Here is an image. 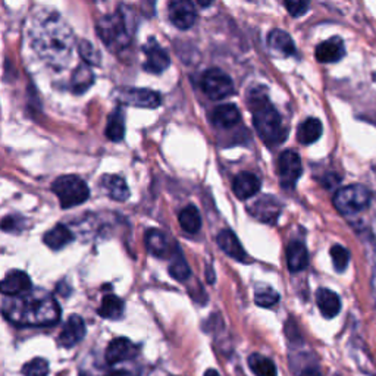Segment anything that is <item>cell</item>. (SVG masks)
<instances>
[{"label":"cell","mask_w":376,"mask_h":376,"mask_svg":"<svg viewBox=\"0 0 376 376\" xmlns=\"http://www.w3.org/2000/svg\"><path fill=\"white\" fill-rule=\"evenodd\" d=\"M31 40L38 56L53 68L61 70L68 65L72 56L74 34L59 13L42 10L34 15Z\"/></svg>","instance_id":"obj_1"},{"label":"cell","mask_w":376,"mask_h":376,"mask_svg":"<svg viewBox=\"0 0 376 376\" xmlns=\"http://www.w3.org/2000/svg\"><path fill=\"white\" fill-rule=\"evenodd\" d=\"M2 312L12 324L24 327L53 325L61 318L59 304L52 294L43 290H30L8 297L2 306Z\"/></svg>","instance_id":"obj_2"},{"label":"cell","mask_w":376,"mask_h":376,"mask_svg":"<svg viewBox=\"0 0 376 376\" xmlns=\"http://www.w3.org/2000/svg\"><path fill=\"white\" fill-rule=\"evenodd\" d=\"M247 104L253 116V125L266 144H279L285 139L282 119L272 104L265 87H254L247 94Z\"/></svg>","instance_id":"obj_3"},{"label":"cell","mask_w":376,"mask_h":376,"mask_svg":"<svg viewBox=\"0 0 376 376\" xmlns=\"http://www.w3.org/2000/svg\"><path fill=\"white\" fill-rule=\"evenodd\" d=\"M132 13L120 8L112 15L103 17L97 24V33L102 42L112 50L125 49L132 38L136 25H132Z\"/></svg>","instance_id":"obj_4"},{"label":"cell","mask_w":376,"mask_h":376,"mask_svg":"<svg viewBox=\"0 0 376 376\" xmlns=\"http://www.w3.org/2000/svg\"><path fill=\"white\" fill-rule=\"evenodd\" d=\"M53 193L61 201L63 209H70L83 205L90 196L87 184L75 175H63L55 180L52 185Z\"/></svg>","instance_id":"obj_5"},{"label":"cell","mask_w":376,"mask_h":376,"mask_svg":"<svg viewBox=\"0 0 376 376\" xmlns=\"http://www.w3.org/2000/svg\"><path fill=\"white\" fill-rule=\"evenodd\" d=\"M370 203V193L365 185H347L334 196V206L343 214H354L365 210Z\"/></svg>","instance_id":"obj_6"},{"label":"cell","mask_w":376,"mask_h":376,"mask_svg":"<svg viewBox=\"0 0 376 376\" xmlns=\"http://www.w3.org/2000/svg\"><path fill=\"white\" fill-rule=\"evenodd\" d=\"M201 90L210 100H221L234 93V83L230 75L218 68H212L201 77Z\"/></svg>","instance_id":"obj_7"},{"label":"cell","mask_w":376,"mask_h":376,"mask_svg":"<svg viewBox=\"0 0 376 376\" xmlns=\"http://www.w3.org/2000/svg\"><path fill=\"white\" fill-rule=\"evenodd\" d=\"M116 100L123 104L134 107H147V109H156L162 103V97L157 91L149 88H134L123 87L116 90Z\"/></svg>","instance_id":"obj_8"},{"label":"cell","mask_w":376,"mask_h":376,"mask_svg":"<svg viewBox=\"0 0 376 376\" xmlns=\"http://www.w3.org/2000/svg\"><path fill=\"white\" fill-rule=\"evenodd\" d=\"M301 171H303L301 160L297 153L292 150H285L279 155L278 175L282 187L292 188L300 178Z\"/></svg>","instance_id":"obj_9"},{"label":"cell","mask_w":376,"mask_h":376,"mask_svg":"<svg viewBox=\"0 0 376 376\" xmlns=\"http://www.w3.org/2000/svg\"><path fill=\"white\" fill-rule=\"evenodd\" d=\"M169 19L180 30L191 29L197 19V12L191 0H172L169 5Z\"/></svg>","instance_id":"obj_10"},{"label":"cell","mask_w":376,"mask_h":376,"mask_svg":"<svg viewBox=\"0 0 376 376\" xmlns=\"http://www.w3.org/2000/svg\"><path fill=\"white\" fill-rule=\"evenodd\" d=\"M143 52L146 55V62L143 65V68L147 72L162 74L171 65V59L168 56V53L156 43L155 38H150L149 43L144 45Z\"/></svg>","instance_id":"obj_11"},{"label":"cell","mask_w":376,"mask_h":376,"mask_svg":"<svg viewBox=\"0 0 376 376\" xmlns=\"http://www.w3.org/2000/svg\"><path fill=\"white\" fill-rule=\"evenodd\" d=\"M31 279L22 271H10L0 281V292L6 297H13L31 290Z\"/></svg>","instance_id":"obj_12"},{"label":"cell","mask_w":376,"mask_h":376,"mask_svg":"<svg viewBox=\"0 0 376 376\" xmlns=\"http://www.w3.org/2000/svg\"><path fill=\"white\" fill-rule=\"evenodd\" d=\"M84 335H86V324L83 318L74 315L66 320V324L61 331L58 343L65 348H71L81 341L84 338Z\"/></svg>","instance_id":"obj_13"},{"label":"cell","mask_w":376,"mask_h":376,"mask_svg":"<svg viewBox=\"0 0 376 376\" xmlns=\"http://www.w3.org/2000/svg\"><path fill=\"white\" fill-rule=\"evenodd\" d=\"M316 59L322 63L338 62L345 56V46L340 37H331L316 47Z\"/></svg>","instance_id":"obj_14"},{"label":"cell","mask_w":376,"mask_h":376,"mask_svg":"<svg viewBox=\"0 0 376 376\" xmlns=\"http://www.w3.org/2000/svg\"><path fill=\"white\" fill-rule=\"evenodd\" d=\"M260 190V180L251 172H241L233 182V191L240 200H247Z\"/></svg>","instance_id":"obj_15"},{"label":"cell","mask_w":376,"mask_h":376,"mask_svg":"<svg viewBox=\"0 0 376 376\" xmlns=\"http://www.w3.org/2000/svg\"><path fill=\"white\" fill-rule=\"evenodd\" d=\"M137 353V348L128 338H115L106 348V361L109 365H116L119 361L131 359Z\"/></svg>","instance_id":"obj_16"},{"label":"cell","mask_w":376,"mask_h":376,"mask_svg":"<svg viewBox=\"0 0 376 376\" xmlns=\"http://www.w3.org/2000/svg\"><path fill=\"white\" fill-rule=\"evenodd\" d=\"M251 213L259 221L272 224L279 217L281 203L272 196H265L260 200H258L256 203H254V206L251 207Z\"/></svg>","instance_id":"obj_17"},{"label":"cell","mask_w":376,"mask_h":376,"mask_svg":"<svg viewBox=\"0 0 376 376\" xmlns=\"http://www.w3.org/2000/svg\"><path fill=\"white\" fill-rule=\"evenodd\" d=\"M316 303L320 313L328 319L337 316L341 311V300L337 292L328 288H319L316 292Z\"/></svg>","instance_id":"obj_18"},{"label":"cell","mask_w":376,"mask_h":376,"mask_svg":"<svg viewBox=\"0 0 376 376\" xmlns=\"http://www.w3.org/2000/svg\"><path fill=\"white\" fill-rule=\"evenodd\" d=\"M217 241H218V246L228 254V256H231L233 259L240 260V262L247 260L246 250L243 249V246H241L240 240L231 230L221 231L217 237Z\"/></svg>","instance_id":"obj_19"},{"label":"cell","mask_w":376,"mask_h":376,"mask_svg":"<svg viewBox=\"0 0 376 376\" xmlns=\"http://www.w3.org/2000/svg\"><path fill=\"white\" fill-rule=\"evenodd\" d=\"M210 119L217 127L228 130L240 123V111L234 104H221L212 111Z\"/></svg>","instance_id":"obj_20"},{"label":"cell","mask_w":376,"mask_h":376,"mask_svg":"<svg viewBox=\"0 0 376 376\" xmlns=\"http://www.w3.org/2000/svg\"><path fill=\"white\" fill-rule=\"evenodd\" d=\"M267 46L281 56H292L295 53V46L291 36L284 30H272L267 36Z\"/></svg>","instance_id":"obj_21"},{"label":"cell","mask_w":376,"mask_h":376,"mask_svg":"<svg viewBox=\"0 0 376 376\" xmlns=\"http://www.w3.org/2000/svg\"><path fill=\"white\" fill-rule=\"evenodd\" d=\"M100 185L111 198L116 201H125L130 197V188L125 180L119 175H104L100 180Z\"/></svg>","instance_id":"obj_22"},{"label":"cell","mask_w":376,"mask_h":376,"mask_svg":"<svg viewBox=\"0 0 376 376\" xmlns=\"http://www.w3.org/2000/svg\"><path fill=\"white\" fill-rule=\"evenodd\" d=\"M308 265L307 249L300 241H292L287 249V266L291 272H300Z\"/></svg>","instance_id":"obj_23"},{"label":"cell","mask_w":376,"mask_h":376,"mask_svg":"<svg viewBox=\"0 0 376 376\" xmlns=\"http://www.w3.org/2000/svg\"><path fill=\"white\" fill-rule=\"evenodd\" d=\"M146 247L157 258H166L171 251L168 237L157 230H150L146 234Z\"/></svg>","instance_id":"obj_24"},{"label":"cell","mask_w":376,"mask_h":376,"mask_svg":"<svg viewBox=\"0 0 376 376\" xmlns=\"http://www.w3.org/2000/svg\"><path fill=\"white\" fill-rule=\"evenodd\" d=\"M72 233L65 225H56L45 234V244L52 250H62L72 241Z\"/></svg>","instance_id":"obj_25"},{"label":"cell","mask_w":376,"mask_h":376,"mask_svg":"<svg viewBox=\"0 0 376 376\" xmlns=\"http://www.w3.org/2000/svg\"><path fill=\"white\" fill-rule=\"evenodd\" d=\"M322 131H324V128H322L320 120L316 118H308L300 124L297 131V140L304 146L312 144L320 139Z\"/></svg>","instance_id":"obj_26"},{"label":"cell","mask_w":376,"mask_h":376,"mask_svg":"<svg viewBox=\"0 0 376 376\" xmlns=\"http://www.w3.org/2000/svg\"><path fill=\"white\" fill-rule=\"evenodd\" d=\"M94 83V74L90 68V65L81 63L78 68L74 71L72 79H71V87L72 91L77 94H81L87 91Z\"/></svg>","instance_id":"obj_27"},{"label":"cell","mask_w":376,"mask_h":376,"mask_svg":"<svg viewBox=\"0 0 376 376\" xmlns=\"http://www.w3.org/2000/svg\"><path fill=\"white\" fill-rule=\"evenodd\" d=\"M123 109H116L107 120L106 137L112 141H120L125 136V119Z\"/></svg>","instance_id":"obj_28"},{"label":"cell","mask_w":376,"mask_h":376,"mask_svg":"<svg viewBox=\"0 0 376 376\" xmlns=\"http://www.w3.org/2000/svg\"><path fill=\"white\" fill-rule=\"evenodd\" d=\"M124 313V301L118 295L109 294L103 297L102 304L99 307V315L106 319H118Z\"/></svg>","instance_id":"obj_29"},{"label":"cell","mask_w":376,"mask_h":376,"mask_svg":"<svg viewBox=\"0 0 376 376\" xmlns=\"http://www.w3.org/2000/svg\"><path fill=\"white\" fill-rule=\"evenodd\" d=\"M180 225L182 230L188 234H196L200 231L201 228V217L197 207L194 206H187L185 209L181 210L180 213Z\"/></svg>","instance_id":"obj_30"},{"label":"cell","mask_w":376,"mask_h":376,"mask_svg":"<svg viewBox=\"0 0 376 376\" xmlns=\"http://www.w3.org/2000/svg\"><path fill=\"white\" fill-rule=\"evenodd\" d=\"M249 366L256 376H278L274 361L262 354H251L249 357Z\"/></svg>","instance_id":"obj_31"},{"label":"cell","mask_w":376,"mask_h":376,"mask_svg":"<svg viewBox=\"0 0 376 376\" xmlns=\"http://www.w3.org/2000/svg\"><path fill=\"white\" fill-rule=\"evenodd\" d=\"M331 259L335 271L344 272L347 269L348 262H350V251L340 244H335L331 247Z\"/></svg>","instance_id":"obj_32"},{"label":"cell","mask_w":376,"mask_h":376,"mask_svg":"<svg viewBox=\"0 0 376 376\" xmlns=\"http://www.w3.org/2000/svg\"><path fill=\"white\" fill-rule=\"evenodd\" d=\"M22 373L25 376H47L49 375V361L37 357L25 363L22 368Z\"/></svg>","instance_id":"obj_33"},{"label":"cell","mask_w":376,"mask_h":376,"mask_svg":"<svg viewBox=\"0 0 376 376\" xmlns=\"http://www.w3.org/2000/svg\"><path fill=\"white\" fill-rule=\"evenodd\" d=\"M79 55L84 59V62L87 65H99L100 63V52L94 47L87 40H83V42H79L78 46Z\"/></svg>","instance_id":"obj_34"},{"label":"cell","mask_w":376,"mask_h":376,"mask_svg":"<svg viewBox=\"0 0 376 376\" xmlns=\"http://www.w3.org/2000/svg\"><path fill=\"white\" fill-rule=\"evenodd\" d=\"M254 300H256V303L262 307H272L274 304L278 303L279 294L271 287H265L256 291V294H254Z\"/></svg>","instance_id":"obj_35"},{"label":"cell","mask_w":376,"mask_h":376,"mask_svg":"<svg viewBox=\"0 0 376 376\" xmlns=\"http://www.w3.org/2000/svg\"><path fill=\"white\" fill-rule=\"evenodd\" d=\"M169 274L177 281H185L188 276L191 275V271H190V266L187 265V262L182 258H180L171 265Z\"/></svg>","instance_id":"obj_36"},{"label":"cell","mask_w":376,"mask_h":376,"mask_svg":"<svg viewBox=\"0 0 376 376\" xmlns=\"http://www.w3.org/2000/svg\"><path fill=\"white\" fill-rule=\"evenodd\" d=\"M308 6H311V0H285V8L294 18L304 15Z\"/></svg>","instance_id":"obj_37"},{"label":"cell","mask_w":376,"mask_h":376,"mask_svg":"<svg viewBox=\"0 0 376 376\" xmlns=\"http://www.w3.org/2000/svg\"><path fill=\"white\" fill-rule=\"evenodd\" d=\"M2 230L6 233H15L22 230V219L19 217H6L2 221Z\"/></svg>","instance_id":"obj_38"},{"label":"cell","mask_w":376,"mask_h":376,"mask_svg":"<svg viewBox=\"0 0 376 376\" xmlns=\"http://www.w3.org/2000/svg\"><path fill=\"white\" fill-rule=\"evenodd\" d=\"M107 376H139V375L131 372V370H127V369H119V370L111 372Z\"/></svg>","instance_id":"obj_39"},{"label":"cell","mask_w":376,"mask_h":376,"mask_svg":"<svg viewBox=\"0 0 376 376\" xmlns=\"http://www.w3.org/2000/svg\"><path fill=\"white\" fill-rule=\"evenodd\" d=\"M300 376H322V375H320V372L316 370V369H306V370L301 372Z\"/></svg>","instance_id":"obj_40"},{"label":"cell","mask_w":376,"mask_h":376,"mask_svg":"<svg viewBox=\"0 0 376 376\" xmlns=\"http://www.w3.org/2000/svg\"><path fill=\"white\" fill-rule=\"evenodd\" d=\"M197 3H198L200 6L207 8V6H210V5L213 3V0H197Z\"/></svg>","instance_id":"obj_41"},{"label":"cell","mask_w":376,"mask_h":376,"mask_svg":"<svg viewBox=\"0 0 376 376\" xmlns=\"http://www.w3.org/2000/svg\"><path fill=\"white\" fill-rule=\"evenodd\" d=\"M203 376H221V375L214 369H209V370H206V373Z\"/></svg>","instance_id":"obj_42"}]
</instances>
